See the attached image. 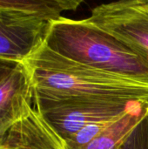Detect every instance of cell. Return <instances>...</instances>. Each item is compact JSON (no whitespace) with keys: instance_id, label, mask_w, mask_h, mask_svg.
Returning <instances> with one entry per match:
<instances>
[{"instance_id":"obj_1","label":"cell","mask_w":148,"mask_h":149,"mask_svg":"<svg viewBox=\"0 0 148 149\" xmlns=\"http://www.w3.org/2000/svg\"><path fill=\"white\" fill-rule=\"evenodd\" d=\"M24 65L33 96L48 100L148 102V83L69 59L43 43Z\"/></svg>"},{"instance_id":"obj_2","label":"cell","mask_w":148,"mask_h":149,"mask_svg":"<svg viewBox=\"0 0 148 149\" xmlns=\"http://www.w3.org/2000/svg\"><path fill=\"white\" fill-rule=\"evenodd\" d=\"M44 43L90 67L148 83V65L123 42L85 19L61 17L49 24Z\"/></svg>"},{"instance_id":"obj_3","label":"cell","mask_w":148,"mask_h":149,"mask_svg":"<svg viewBox=\"0 0 148 149\" xmlns=\"http://www.w3.org/2000/svg\"><path fill=\"white\" fill-rule=\"evenodd\" d=\"M140 101L48 100L33 96L34 108L63 143L92 123L117 120Z\"/></svg>"},{"instance_id":"obj_4","label":"cell","mask_w":148,"mask_h":149,"mask_svg":"<svg viewBox=\"0 0 148 149\" xmlns=\"http://www.w3.org/2000/svg\"><path fill=\"white\" fill-rule=\"evenodd\" d=\"M85 20L123 42L148 65V0L102 3Z\"/></svg>"},{"instance_id":"obj_5","label":"cell","mask_w":148,"mask_h":149,"mask_svg":"<svg viewBox=\"0 0 148 149\" xmlns=\"http://www.w3.org/2000/svg\"><path fill=\"white\" fill-rule=\"evenodd\" d=\"M51 22L0 9V59L23 63L44 41Z\"/></svg>"},{"instance_id":"obj_6","label":"cell","mask_w":148,"mask_h":149,"mask_svg":"<svg viewBox=\"0 0 148 149\" xmlns=\"http://www.w3.org/2000/svg\"><path fill=\"white\" fill-rule=\"evenodd\" d=\"M34 108L33 89L23 63L0 81V137Z\"/></svg>"},{"instance_id":"obj_7","label":"cell","mask_w":148,"mask_h":149,"mask_svg":"<svg viewBox=\"0 0 148 149\" xmlns=\"http://www.w3.org/2000/svg\"><path fill=\"white\" fill-rule=\"evenodd\" d=\"M0 149H65L35 108L0 137Z\"/></svg>"},{"instance_id":"obj_8","label":"cell","mask_w":148,"mask_h":149,"mask_svg":"<svg viewBox=\"0 0 148 149\" xmlns=\"http://www.w3.org/2000/svg\"><path fill=\"white\" fill-rule=\"evenodd\" d=\"M148 114V102L140 101L110 124L92 141L79 149H118Z\"/></svg>"},{"instance_id":"obj_9","label":"cell","mask_w":148,"mask_h":149,"mask_svg":"<svg viewBox=\"0 0 148 149\" xmlns=\"http://www.w3.org/2000/svg\"><path fill=\"white\" fill-rule=\"evenodd\" d=\"M82 0H0V9L31 14L51 22L67 10H75Z\"/></svg>"},{"instance_id":"obj_10","label":"cell","mask_w":148,"mask_h":149,"mask_svg":"<svg viewBox=\"0 0 148 149\" xmlns=\"http://www.w3.org/2000/svg\"><path fill=\"white\" fill-rule=\"evenodd\" d=\"M118 149H148V114Z\"/></svg>"},{"instance_id":"obj_11","label":"cell","mask_w":148,"mask_h":149,"mask_svg":"<svg viewBox=\"0 0 148 149\" xmlns=\"http://www.w3.org/2000/svg\"><path fill=\"white\" fill-rule=\"evenodd\" d=\"M18 65L17 62L0 59V81L8 76Z\"/></svg>"}]
</instances>
